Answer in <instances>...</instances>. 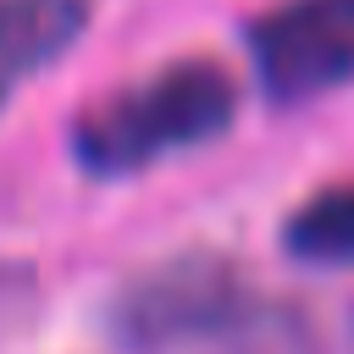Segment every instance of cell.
Here are the masks:
<instances>
[{
    "label": "cell",
    "mask_w": 354,
    "mask_h": 354,
    "mask_svg": "<svg viewBox=\"0 0 354 354\" xmlns=\"http://www.w3.org/2000/svg\"><path fill=\"white\" fill-rule=\"evenodd\" d=\"M111 326L133 354H354V310L254 288L221 254H177L133 277Z\"/></svg>",
    "instance_id": "cell-1"
},
{
    "label": "cell",
    "mask_w": 354,
    "mask_h": 354,
    "mask_svg": "<svg viewBox=\"0 0 354 354\" xmlns=\"http://www.w3.org/2000/svg\"><path fill=\"white\" fill-rule=\"evenodd\" d=\"M238 83L216 61H171L111 88L72 122V160L88 177H133L166 155L199 149L232 127Z\"/></svg>",
    "instance_id": "cell-2"
},
{
    "label": "cell",
    "mask_w": 354,
    "mask_h": 354,
    "mask_svg": "<svg viewBox=\"0 0 354 354\" xmlns=\"http://www.w3.org/2000/svg\"><path fill=\"white\" fill-rule=\"evenodd\" d=\"M243 44L277 105L321 100L354 83V0H277L243 28Z\"/></svg>",
    "instance_id": "cell-3"
},
{
    "label": "cell",
    "mask_w": 354,
    "mask_h": 354,
    "mask_svg": "<svg viewBox=\"0 0 354 354\" xmlns=\"http://www.w3.org/2000/svg\"><path fill=\"white\" fill-rule=\"evenodd\" d=\"M88 28V0H0V111Z\"/></svg>",
    "instance_id": "cell-4"
},
{
    "label": "cell",
    "mask_w": 354,
    "mask_h": 354,
    "mask_svg": "<svg viewBox=\"0 0 354 354\" xmlns=\"http://www.w3.org/2000/svg\"><path fill=\"white\" fill-rule=\"evenodd\" d=\"M282 249L304 266L354 271V183H332V188L310 194L282 221Z\"/></svg>",
    "instance_id": "cell-5"
}]
</instances>
